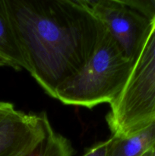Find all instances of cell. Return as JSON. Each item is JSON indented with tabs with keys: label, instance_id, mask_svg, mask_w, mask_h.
Returning <instances> with one entry per match:
<instances>
[{
	"label": "cell",
	"instance_id": "cell-1",
	"mask_svg": "<svg viewBox=\"0 0 155 156\" xmlns=\"http://www.w3.org/2000/svg\"><path fill=\"white\" fill-rule=\"evenodd\" d=\"M27 71L50 97L89 62L105 27L85 0H5Z\"/></svg>",
	"mask_w": 155,
	"mask_h": 156
},
{
	"label": "cell",
	"instance_id": "cell-2",
	"mask_svg": "<svg viewBox=\"0 0 155 156\" xmlns=\"http://www.w3.org/2000/svg\"><path fill=\"white\" fill-rule=\"evenodd\" d=\"M133 64L105 28L89 62L58 88L55 99L90 109L111 105L124 88Z\"/></svg>",
	"mask_w": 155,
	"mask_h": 156
},
{
	"label": "cell",
	"instance_id": "cell-3",
	"mask_svg": "<svg viewBox=\"0 0 155 156\" xmlns=\"http://www.w3.org/2000/svg\"><path fill=\"white\" fill-rule=\"evenodd\" d=\"M112 136L128 137L155 122V20L124 88L110 105Z\"/></svg>",
	"mask_w": 155,
	"mask_h": 156
},
{
	"label": "cell",
	"instance_id": "cell-4",
	"mask_svg": "<svg viewBox=\"0 0 155 156\" xmlns=\"http://www.w3.org/2000/svg\"><path fill=\"white\" fill-rule=\"evenodd\" d=\"M126 56L135 62L155 20V0H85Z\"/></svg>",
	"mask_w": 155,
	"mask_h": 156
},
{
	"label": "cell",
	"instance_id": "cell-5",
	"mask_svg": "<svg viewBox=\"0 0 155 156\" xmlns=\"http://www.w3.org/2000/svg\"><path fill=\"white\" fill-rule=\"evenodd\" d=\"M53 129L45 113L18 111L10 102L0 101V156H24Z\"/></svg>",
	"mask_w": 155,
	"mask_h": 156
},
{
	"label": "cell",
	"instance_id": "cell-6",
	"mask_svg": "<svg viewBox=\"0 0 155 156\" xmlns=\"http://www.w3.org/2000/svg\"><path fill=\"white\" fill-rule=\"evenodd\" d=\"M155 144V122L128 137L109 138L107 156H143Z\"/></svg>",
	"mask_w": 155,
	"mask_h": 156
},
{
	"label": "cell",
	"instance_id": "cell-7",
	"mask_svg": "<svg viewBox=\"0 0 155 156\" xmlns=\"http://www.w3.org/2000/svg\"><path fill=\"white\" fill-rule=\"evenodd\" d=\"M0 56L15 70L27 69L22 51L11 24L5 0H0Z\"/></svg>",
	"mask_w": 155,
	"mask_h": 156
},
{
	"label": "cell",
	"instance_id": "cell-8",
	"mask_svg": "<svg viewBox=\"0 0 155 156\" xmlns=\"http://www.w3.org/2000/svg\"><path fill=\"white\" fill-rule=\"evenodd\" d=\"M73 149L68 139L53 129L30 153L24 156H72Z\"/></svg>",
	"mask_w": 155,
	"mask_h": 156
},
{
	"label": "cell",
	"instance_id": "cell-9",
	"mask_svg": "<svg viewBox=\"0 0 155 156\" xmlns=\"http://www.w3.org/2000/svg\"><path fill=\"white\" fill-rule=\"evenodd\" d=\"M109 144V139L97 143L85 152L81 156H107V150Z\"/></svg>",
	"mask_w": 155,
	"mask_h": 156
},
{
	"label": "cell",
	"instance_id": "cell-10",
	"mask_svg": "<svg viewBox=\"0 0 155 156\" xmlns=\"http://www.w3.org/2000/svg\"><path fill=\"white\" fill-rule=\"evenodd\" d=\"M2 66H9V64L4 58H2L0 56V67Z\"/></svg>",
	"mask_w": 155,
	"mask_h": 156
},
{
	"label": "cell",
	"instance_id": "cell-11",
	"mask_svg": "<svg viewBox=\"0 0 155 156\" xmlns=\"http://www.w3.org/2000/svg\"><path fill=\"white\" fill-rule=\"evenodd\" d=\"M149 156H155V144L153 145V147L148 151Z\"/></svg>",
	"mask_w": 155,
	"mask_h": 156
},
{
	"label": "cell",
	"instance_id": "cell-12",
	"mask_svg": "<svg viewBox=\"0 0 155 156\" xmlns=\"http://www.w3.org/2000/svg\"><path fill=\"white\" fill-rule=\"evenodd\" d=\"M143 156H149V155H148V152H147V153L145 154V155H143Z\"/></svg>",
	"mask_w": 155,
	"mask_h": 156
}]
</instances>
